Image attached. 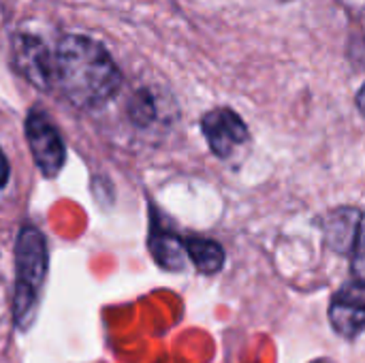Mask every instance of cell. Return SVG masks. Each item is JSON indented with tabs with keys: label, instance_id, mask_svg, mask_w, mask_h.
<instances>
[{
	"label": "cell",
	"instance_id": "9c48e42d",
	"mask_svg": "<svg viewBox=\"0 0 365 363\" xmlns=\"http://www.w3.org/2000/svg\"><path fill=\"white\" fill-rule=\"evenodd\" d=\"M150 250L156 259V263L169 272H178L184 270V261H186V250H184V242L169 233V231H154L150 237Z\"/></svg>",
	"mask_w": 365,
	"mask_h": 363
},
{
	"label": "cell",
	"instance_id": "8fae6325",
	"mask_svg": "<svg viewBox=\"0 0 365 363\" xmlns=\"http://www.w3.org/2000/svg\"><path fill=\"white\" fill-rule=\"evenodd\" d=\"M6 182H9V163H6V158H4V154L0 150V188L6 186Z\"/></svg>",
	"mask_w": 365,
	"mask_h": 363
},
{
	"label": "cell",
	"instance_id": "30bf717a",
	"mask_svg": "<svg viewBox=\"0 0 365 363\" xmlns=\"http://www.w3.org/2000/svg\"><path fill=\"white\" fill-rule=\"evenodd\" d=\"M128 113L137 124H150L156 116V101L150 90H139L128 105Z\"/></svg>",
	"mask_w": 365,
	"mask_h": 363
},
{
	"label": "cell",
	"instance_id": "ba28073f",
	"mask_svg": "<svg viewBox=\"0 0 365 363\" xmlns=\"http://www.w3.org/2000/svg\"><path fill=\"white\" fill-rule=\"evenodd\" d=\"M186 259L195 263V267L201 274H216L225 265V250L218 242L214 240H203V237H190L184 242Z\"/></svg>",
	"mask_w": 365,
	"mask_h": 363
},
{
	"label": "cell",
	"instance_id": "5b68a950",
	"mask_svg": "<svg viewBox=\"0 0 365 363\" xmlns=\"http://www.w3.org/2000/svg\"><path fill=\"white\" fill-rule=\"evenodd\" d=\"M201 128L210 150L220 158H229L240 145L248 141V126L229 107L207 111L201 120Z\"/></svg>",
	"mask_w": 365,
	"mask_h": 363
},
{
	"label": "cell",
	"instance_id": "6da1fadb",
	"mask_svg": "<svg viewBox=\"0 0 365 363\" xmlns=\"http://www.w3.org/2000/svg\"><path fill=\"white\" fill-rule=\"evenodd\" d=\"M51 60L53 86L79 109H96L105 105L122 86V73L113 58L90 36L64 34L58 41Z\"/></svg>",
	"mask_w": 365,
	"mask_h": 363
},
{
	"label": "cell",
	"instance_id": "277c9868",
	"mask_svg": "<svg viewBox=\"0 0 365 363\" xmlns=\"http://www.w3.org/2000/svg\"><path fill=\"white\" fill-rule=\"evenodd\" d=\"M13 60L17 71L38 90L53 88V60L45 43L28 32L13 36Z\"/></svg>",
	"mask_w": 365,
	"mask_h": 363
},
{
	"label": "cell",
	"instance_id": "52a82bcc",
	"mask_svg": "<svg viewBox=\"0 0 365 363\" xmlns=\"http://www.w3.org/2000/svg\"><path fill=\"white\" fill-rule=\"evenodd\" d=\"M325 235L334 250L349 255L355 248L357 257L361 259V214L357 210L344 208L331 214L329 223L325 225Z\"/></svg>",
	"mask_w": 365,
	"mask_h": 363
},
{
	"label": "cell",
	"instance_id": "8992f818",
	"mask_svg": "<svg viewBox=\"0 0 365 363\" xmlns=\"http://www.w3.org/2000/svg\"><path fill=\"white\" fill-rule=\"evenodd\" d=\"M365 289L364 280L355 278L344 285L329 304V323L342 338H357L364 329Z\"/></svg>",
	"mask_w": 365,
	"mask_h": 363
},
{
	"label": "cell",
	"instance_id": "7a4b0ae2",
	"mask_svg": "<svg viewBox=\"0 0 365 363\" xmlns=\"http://www.w3.org/2000/svg\"><path fill=\"white\" fill-rule=\"evenodd\" d=\"M47 244L36 227H21L15 244V323L26 332L34 317L38 293L47 276Z\"/></svg>",
	"mask_w": 365,
	"mask_h": 363
},
{
	"label": "cell",
	"instance_id": "3957f363",
	"mask_svg": "<svg viewBox=\"0 0 365 363\" xmlns=\"http://www.w3.org/2000/svg\"><path fill=\"white\" fill-rule=\"evenodd\" d=\"M26 137L28 145L34 158V165L41 169L43 175L53 178L64 165L66 148L58 133V128L51 124L45 111L32 109L26 118Z\"/></svg>",
	"mask_w": 365,
	"mask_h": 363
}]
</instances>
